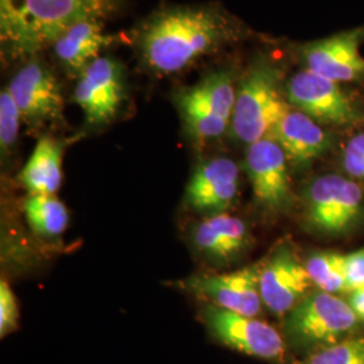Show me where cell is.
Instances as JSON below:
<instances>
[{
  "label": "cell",
  "mask_w": 364,
  "mask_h": 364,
  "mask_svg": "<svg viewBox=\"0 0 364 364\" xmlns=\"http://www.w3.org/2000/svg\"><path fill=\"white\" fill-rule=\"evenodd\" d=\"M312 287L305 263L289 245L279 246L262 264L260 296L273 313L290 312L309 294Z\"/></svg>",
  "instance_id": "13"
},
{
  "label": "cell",
  "mask_w": 364,
  "mask_h": 364,
  "mask_svg": "<svg viewBox=\"0 0 364 364\" xmlns=\"http://www.w3.org/2000/svg\"><path fill=\"white\" fill-rule=\"evenodd\" d=\"M105 19H85L69 27L53 45V52L61 69L70 77L78 78L96 61L103 49L115 42L105 33Z\"/></svg>",
  "instance_id": "16"
},
{
  "label": "cell",
  "mask_w": 364,
  "mask_h": 364,
  "mask_svg": "<svg viewBox=\"0 0 364 364\" xmlns=\"http://www.w3.org/2000/svg\"><path fill=\"white\" fill-rule=\"evenodd\" d=\"M304 200L306 220L321 234H344L363 213V191L351 178L338 174L313 180Z\"/></svg>",
  "instance_id": "6"
},
{
  "label": "cell",
  "mask_w": 364,
  "mask_h": 364,
  "mask_svg": "<svg viewBox=\"0 0 364 364\" xmlns=\"http://www.w3.org/2000/svg\"><path fill=\"white\" fill-rule=\"evenodd\" d=\"M23 209L30 228L41 236H58L68 227L69 213L55 196L30 195Z\"/></svg>",
  "instance_id": "20"
},
{
  "label": "cell",
  "mask_w": 364,
  "mask_h": 364,
  "mask_svg": "<svg viewBox=\"0 0 364 364\" xmlns=\"http://www.w3.org/2000/svg\"><path fill=\"white\" fill-rule=\"evenodd\" d=\"M362 36L360 28L350 30L304 45L299 55L305 69L338 84L364 78Z\"/></svg>",
  "instance_id": "14"
},
{
  "label": "cell",
  "mask_w": 364,
  "mask_h": 364,
  "mask_svg": "<svg viewBox=\"0 0 364 364\" xmlns=\"http://www.w3.org/2000/svg\"><path fill=\"white\" fill-rule=\"evenodd\" d=\"M204 318L213 336L232 350L266 360H279L285 355L281 333L262 320L230 312L212 304L205 308Z\"/></svg>",
  "instance_id": "11"
},
{
  "label": "cell",
  "mask_w": 364,
  "mask_h": 364,
  "mask_svg": "<svg viewBox=\"0 0 364 364\" xmlns=\"http://www.w3.org/2000/svg\"><path fill=\"white\" fill-rule=\"evenodd\" d=\"M289 109L279 68L260 58L237 82L231 129L237 141L250 146L270 138Z\"/></svg>",
  "instance_id": "3"
},
{
  "label": "cell",
  "mask_w": 364,
  "mask_h": 364,
  "mask_svg": "<svg viewBox=\"0 0 364 364\" xmlns=\"http://www.w3.org/2000/svg\"><path fill=\"white\" fill-rule=\"evenodd\" d=\"M117 0H0V45L6 60H30L85 19H105Z\"/></svg>",
  "instance_id": "2"
},
{
  "label": "cell",
  "mask_w": 364,
  "mask_h": 364,
  "mask_svg": "<svg viewBox=\"0 0 364 364\" xmlns=\"http://www.w3.org/2000/svg\"><path fill=\"white\" fill-rule=\"evenodd\" d=\"M346 151L364 156V132L355 135L346 146Z\"/></svg>",
  "instance_id": "28"
},
{
  "label": "cell",
  "mask_w": 364,
  "mask_h": 364,
  "mask_svg": "<svg viewBox=\"0 0 364 364\" xmlns=\"http://www.w3.org/2000/svg\"><path fill=\"white\" fill-rule=\"evenodd\" d=\"M285 95L289 105L320 124L348 126L362 119L338 82L306 69L290 77L285 84Z\"/></svg>",
  "instance_id": "8"
},
{
  "label": "cell",
  "mask_w": 364,
  "mask_h": 364,
  "mask_svg": "<svg viewBox=\"0 0 364 364\" xmlns=\"http://www.w3.org/2000/svg\"><path fill=\"white\" fill-rule=\"evenodd\" d=\"M299 364H364V335H352L314 350Z\"/></svg>",
  "instance_id": "22"
},
{
  "label": "cell",
  "mask_w": 364,
  "mask_h": 364,
  "mask_svg": "<svg viewBox=\"0 0 364 364\" xmlns=\"http://www.w3.org/2000/svg\"><path fill=\"white\" fill-rule=\"evenodd\" d=\"M236 90L234 72L220 69L177 95L185 129L196 142L219 138L231 126Z\"/></svg>",
  "instance_id": "4"
},
{
  "label": "cell",
  "mask_w": 364,
  "mask_h": 364,
  "mask_svg": "<svg viewBox=\"0 0 364 364\" xmlns=\"http://www.w3.org/2000/svg\"><path fill=\"white\" fill-rule=\"evenodd\" d=\"M239 192V168L230 158H212L195 170L186 186V201L208 215L224 213Z\"/></svg>",
  "instance_id": "15"
},
{
  "label": "cell",
  "mask_w": 364,
  "mask_h": 364,
  "mask_svg": "<svg viewBox=\"0 0 364 364\" xmlns=\"http://www.w3.org/2000/svg\"><path fill=\"white\" fill-rule=\"evenodd\" d=\"M7 90L19 108L22 120L39 127L63 120L64 95L55 73L37 57L15 72Z\"/></svg>",
  "instance_id": "7"
},
{
  "label": "cell",
  "mask_w": 364,
  "mask_h": 364,
  "mask_svg": "<svg viewBox=\"0 0 364 364\" xmlns=\"http://www.w3.org/2000/svg\"><path fill=\"white\" fill-rule=\"evenodd\" d=\"M64 144L45 135L21 170L19 180L30 195L54 196L63 182Z\"/></svg>",
  "instance_id": "19"
},
{
  "label": "cell",
  "mask_w": 364,
  "mask_h": 364,
  "mask_svg": "<svg viewBox=\"0 0 364 364\" xmlns=\"http://www.w3.org/2000/svg\"><path fill=\"white\" fill-rule=\"evenodd\" d=\"M260 272L262 264H252L232 273L195 275L186 279L183 285L221 309L257 317L263 304Z\"/></svg>",
  "instance_id": "12"
},
{
  "label": "cell",
  "mask_w": 364,
  "mask_h": 364,
  "mask_svg": "<svg viewBox=\"0 0 364 364\" xmlns=\"http://www.w3.org/2000/svg\"><path fill=\"white\" fill-rule=\"evenodd\" d=\"M284 150L294 166H306L324 156L332 139L320 123L299 109H289L270 136Z\"/></svg>",
  "instance_id": "17"
},
{
  "label": "cell",
  "mask_w": 364,
  "mask_h": 364,
  "mask_svg": "<svg viewBox=\"0 0 364 364\" xmlns=\"http://www.w3.org/2000/svg\"><path fill=\"white\" fill-rule=\"evenodd\" d=\"M313 285L320 290L336 294L346 291L344 255L336 252H316L305 260Z\"/></svg>",
  "instance_id": "21"
},
{
  "label": "cell",
  "mask_w": 364,
  "mask_h": 364,
  "mask_svg": "<svg viewBox=\"0 0 364 364\" xmlns=\"http://www.w3.org/2000/svg\"><path fill=\"white\" fill-rule=\"evenodd\" d=\"M343 168L352 180L364 182V156L344 150Z\"/></svg>",
  "instance_id": "26"
},
{
  "label": "cell",
  "mask_w": 364,
  "mask_h": 364,
  "mask_svg": "<svg viewBox=\"0 0 364 364\" xmlns=\"http://www.w3.org/2000/svg\"><path fill=\"white\" fill-rule=\"evenodd\" d=\"M346 291L364 287V248L344 255Z\"/></svg>",
  "instance_id": "25"
},
{
  "label": "cell",
  "mask_w": 364,
  "mask_h": 364,
  "mask_svg": "<svg viewBox=\"0 0 364 364\" xmlns=\"http://www.w3.org/2000/svg\"><path fill=\"white\" fill-rule=\"evenodd\" d=\"M19 309L13 289L6 281L0 282V336L4 338L18 326Z\"/></svg>",
  "instance_id": "24"
},
{
  "label": "cell",
  "mask_w": 364,
  "mask_h": 364,
  "mask_svg": "<svg viewBox=\"0 0 364 364\" xmlns=\"http://www.w3.org/2000/svg\"><path fill=\"white\" fill-rule=\"evenodd\" d=\"M352 311L358 316L359 321H364V287L350 291L347 299Z\"/></svg>",
  "instance_id": "27"
},
{
  "label": "cell",
  "mask_w": 364,
  "mask_h": 364,
  "mask_svg": "<svg viewBox=\"0 0 364 364\" xmlns=\"http://www.w3.org/2000/svg\"><path fill=\"white\" fill-rule=\"evenodd\" d=\"M192 242L209 259L228 262L247 247L250 234L245 221L228 213H219L196 225Z\"/></svg>",
  "instance_id": "18"
},
{
  "label": "cell",
  "mask_w": 364,
  "mask_h": 364,
  "mask_svg": "<svg viewBox=\"0 0 364 364\" xmlns=\"http://www.w3.org/2000/svg\"><path fill=\"white\" fill-rule=\"evenodd\" d=\"M126 76L122 64L112 57H99L77 78L73 93L87 124L97 127L109 123L126 97Z\"/></svg>",
  "instance_id": "9"
},
{
  "label": "cell",
  "mask_w": 364,
  "mask_h": 364,
  "mask_svg": "<svg viewBox=\"0 0 364 364\" xmlns=\"http://www.w3.org/2000/svg\"><path fill=\"white\" fill-rule=\"evenodd\" d=\"M359 323L346 299L318 290L287 313L285 333L294 346L314 351L352 336Z\"/></svg>",
  "instance_id": "5"
},
{
  "label": "cell",
  "mask_w": 364,
  "mask_h": 364,
  "mask_svg": "<svg viewBox=\"0 0 364 364\" xmlns=\"http://www.w3.org/2000/svg\"><path fill=\"white\" fill-rule=\"evenodd\" d=\"M245 168L258 204L269 212L282 213L293 208L294 195L287 158L272 138L250 144Z\"/></svg>",
  "instance_id": "10"
},
{
  "label": "cell",
  "mask_w": 364,
  "mask_h": 364,
  "mask_svg": "<svg viewBox=\"0 0 364 364\" xmlns=\"http://www.w3.org/2000/svg\"><path fill=\"white\" fill-rule=\"evenodd\" d=\"M22 115L15 105L11 93L4 88L0 93V147L1 153L9 154L18 139Z\"/></svg>",
  "instance_id": "23"
},
{
  "label": "cell",
  "mask_w": 364,
  "mask_h": 364,
  "mask_svg": "<svg viewBox=\"0 0 364 364\" xmlns=\"http://www.w3.org/2000/svg\"><path fill=\"white\" fill-rule=\"evenodd\" d=\"M243 37L240 22L219 4L169 6L144 19L135 46L147 70L171 76Z\"/></svg>",
  "instance_id": "1"
}]
</instances>
